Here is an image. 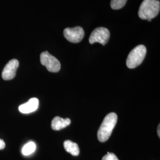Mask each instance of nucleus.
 <instances>
[{"mask_svg": "<svg viewBox=\"0 0 160 160\" xmlns=\"http://www.w3.org/2000/svg\"><path fill=\"white\" fill-rule=\"evenodd\" d=\"M18 66L19 62L17 59H13L8 61L2 72V78L3 80L7 81L13 79L16 77Z\"/></svg>", "mask_w": 160, "mask_h": 160, "instance_id": "7", "label": "nucleus"}, {"mask_svg": "<svg viewBox=\"0 0 160 160\" xmlns=\"http://www.w3.org/2000/svg\"><path fill=\"white\" fill-rule=\"evenodd\" d=\"M63 146L68 152L74 156H78L80 154V148L77 143L70 140H67L63 142Z\"/></svg>", "mask_w": 160, "mask_h": 160, "instance_id": "10", "label": "nucleus"}, {"mask_svg": "<svg viewBox=\"0 0 160 160\" xmlns=\"http://www.w3.org/2000/svg\"><path fill=\"white\" fill-rule=\"evenodd\" d=\"M71 120L68 118L63 119L61 117L56 116L52 121V129L54 131H59L69 126Z\"/></svg>", "mask_w": 160, "mask_h": 160, "instance_id": "9", "label": "nucleus"}, {"mask_svg": "<svg viewBox=\"0 0 160 160\" xmlns=\"http://www.w3.org/2000/svg\"><path fill=\"white\" fill-rule=\"evenodd\" d=\"M36 147V144L33 142H29L23 147L22 153L24 155L26 156L32 154L34 152Z\"/></svg>", "mask_w": 160, "mask_h": 160, "instance_id": "11", "label": "nucleus"}, {"mask_svg": "<svg viewBox=\"0 0 160 160\" xmlns=\"http://www.w3.org/2000/svg\"><path fill=\"white\" fill-rule=\"evenodd\" d=\"M110 32L105 28H97L92 32L89 38V42L90 44L94 43H100L103 46L108 43L110 38Z\"/></svg>", "mask_w": 160, "mask_h": 160, "instance_id": "5", "label": "nucleus"}, {"mask_svg": "<svg viewBox=\"0 0 160 160\" xmlns=\"http://www.w3.org/2000/svg\"><path fill=\"white\" fill-rule=\"evenodd\" d=\"M118 116L115 113H110L104 119L97 132V138L100 142H104L109 139L116 125Z\"/></svg>", "mask_w": 160, "mask_h": 160, "instance_id": "1", "label": "nucleus"}, {"mask_svg": "<svg viewBox=\"0 0 160 160\" xmlns=\"http://www.w3.org/2000/svg\"><path fill=\"white\" fill-rule=\"evenodd\" d=\"M102 160H119V159L113 153L108 152L107 154L103 157Z\"/></svg>", "mask_w": 160, "mask_h": 160, "instance_id": "13", "label": "nucleus"}, {"mask_svg": "<svg viewBox=\"0 0 160 160\" xmlns=\"http://www.w3.org/2000/svg\"><path fill=\"white\" fill-rule=\"evenodd\" d=\"M160 10V2L158 0H143L139 7L138 16L142 20L151 22L156 17Z\"/></svg>", "mask_w": 160, "mask_h": 160, "instance_id": "2", "label": "nucleus"}, {"mask_svg": "<svg viewBox=\"0 0 160 160\" xmlns=\"http://www.w3.org/2000/svg\"><path fill=\"white\" fill-rule=\"evenodd\" d=\"M6 147V143L2 139H0V149H3Z\"/></svg>", "mask_w": 160, "mask_h": 160, "instance_id": "14", "label": "nucleus"}, {"mask_svg": "<svg viewBox=\"0 0 160 160\" xmlns=\"http://www.w3.org/2000/svg\"><path fill=\"white\" fill-rule=\"evenodd\" d=\"M39 103V100L37 98H32L29 100L28 102L20 105L18 108V110L21 113L24 114L30 113L38 109Z\"/></svg>", "mask_w": 160, "mask_h": 160, "instance_id": "8", "label": "nucleus"}, {"mask_svg": "<svg viewBox=\"0 0 160 160\" xmlns=\"http://www.w3.org/2000/svg\"><path fill=\"white\" fill-rule=\"evenodd\" d=\"M40 63L45 66L48 71L51 72H57L61 69L59 61L48 52H43L40 54Z\"/></svg>", "mask_w": 160, "mask_h": 160, "instance_id": "4", "label": "nucleus"}, {"mask_svg": "<svg viewBox=\"0 0 160 160\" xmlns=\"http://www.w3.org/2000/svg\"><path fill=\"white\" fill-rule=\"evenodd\" d=\"M160 125H158V128H157V133H158V137H160Z\"/></svg>", "mask_w": 160, "mask_h": 160, "instance_id": "15", "label": "nucleus"}, {"mask_svg": "<svg viewBox=\"0 0 160 160\" xmlns=\"http://www.w3.org/2000/svg\"><path fill=\"white\" fill-rule=\"evenodd\" d=\"M147 54L146 47L140 45L132 50L126 59V65L130 69L137 67L143 62Z\"/></svg>", "mask_w": 160, "mask_h": 160, "instance_id": "3", "label": "nucleus"}, {"mask_svg": "<svg viewBox=\"0 0 160 160\" xmlns=\"http://www.w3.org/2000/svg\"><path fill=\"white\" fill-rule=\"evenodd\" d=\"M63 35L69 42L77 43L82 40L84 36V31L80 26H77L73 28H68L63 30Z\"/></svg>", "mask_w": 160, "mask_h": 160, "instance_id": "6", "label": "nucleus"}, {"mask_svg": "<svg viewBox=\"0 0 160 160\" xmlns=\"http://www.w3.org/2000/svg\"><path fill=\"white\" fill-rule=\"evenodd\" d=\"M127 1L128 0H112L110 6L113 10H119L125 6Z\"/></svg>", "mask_w": 160, "mask_h": 160, "instance_id": "12", "label": "nucleus"}]
</instances>
